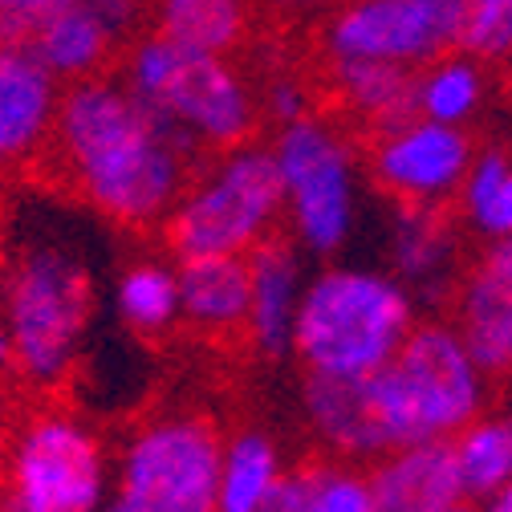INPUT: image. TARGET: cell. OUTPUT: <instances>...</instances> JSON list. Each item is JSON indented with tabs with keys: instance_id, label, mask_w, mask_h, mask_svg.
Wrapping results in <instances>:
<instances>
[{
	"instance_id": "6da1fadb",
	"label": "cell",
	"mask_w": 512,
	"mask_h": 512,
	"mask_svg": "<svg viewBox=\"0 0 512 512\" xmlns=\"http://www.w3.org/2000/svg\"><path fill=\"white\" fill-rule=\"evenodd\" d=\"M53 135L82 196L118 224L163 220L183 196L187 155L200 147L126 82L98 74L61 94Z\"/></svg>"
},
{
	"instance_id": "7a4b0ae2",
	"label": "cell",
	"mask_w": 512,
	"mask_h": 512,
	"mask_svg": "<svg viewBox=\"0 0 512 512\" xmlns=\"http://www.w3.org/2000/svg\"><path fill=\"white\" fill-rule=\"evenodd\" d=\"M415 330L407 285L374 269H326L305 281L293 354L309 374L370 378Z\"/></svg>"
},
{
	"instance_id": "3957f363",
	"label": "cell",
	"mask_w": 512,
	"mask_h": 512,
	"mask_svg": "<svg viewBox=\"0 0 512 512\" xmlns=\"http://www.w3.org/2000/svg\"><path fill=\"white\" fill-rule=\"evenodd\" d=\"M488 370L472 358L456 326H415L399 354L370 374L387 452L427 439H456L484 415Z\"/></svg>"
},
{
	"instance_id": "277c9868",
	"label": "cell",
	"mask_w": 512,
	"mask_h": 512,
	"mask_svg": "<svg viewBox=\"0 0 512 512\" xmlns=\"http://www.w3.org/2000/svg\"><path fill=\"white\" fill-rule=\"evenodd\" d=\"M126 86L204 147H240L256 126L252 94L224 53L191 49L163 33H151L131 49Z\"/></svg>"
},
{
	"instance_id": "5b68a950",
	"label": "cell",
	"mask_w": 512,
	"mask_h": 512,
	"mask_svg": "<svg viewBox=\"0 0 512 512\" xmlns=\"http://www.w3.org/2000/svg\"><path fill=\"white\" fill-rule=\"evenodd\" d=\"M285 212V183L273 147H228V155L208 171L179 204L167 212V240L179 256H248L265 236H273Z\"/></svg>"
},
{
	"instance_id": "8992f818",
	"label": "cell",
	"mask_w": 512,
	"mask_h": 512,
	"mask_svg": "<svg viewBox=\"0 0 512 512\" xmlns=\"http://www.w3.org/2000/svg\"><path fill=\"white\" fill-rule=\"evenodd\" d=\"M94 317V281L78 256L33 248L5 277V330L17 370L41 387L70 374Z\"/></svg>"
},
{
	"instance_id": "52a82bcc",
	"label": "cell",
	"mask_w": 512,
	"mask_h": 512,
	"mask_svg": "<svg viewBox=\"0 0 512 512\" xmlns=\"http://www.w3.org/2000/svg\"><path fill=\"white\" fill-rule=\"evenodd\" d=\"M224 443L204 419H159L122 456L118 496L139 512H216Z\"/></svg>"
},
{
	"instance_id": "ba28073f",
	"label": "cell",
	"mask_w": 512,
	"mask_h": 512,
	"mask_svg": "<svg viewBox=\"0 0 512 512\" xmlns=\"http://www.w3.org/2000/svg\"><path fill=\"white\" fill-rule=\"evenodd\" d=\"M273 155L297 240L317 256L338 252L354 228V167L346 143L305 114L281 126Z\"/></svg>"
},
{
	"instance_id": "9c48e42d",
	"label": "cell",
	"mask_w": 512,
	"mask_h": 512,
	"mask_svg": "<svg viewBox=\"0 0 512 512\" xmlns=\"http://www.w3.org/2000/svg\"><path fill=\"white\" fill-rule=\"evenodd\" d=\"M106 456L102 443L66 415L33 419L17 447L0 512H102Z\"/></svg>"
},
{
	"instance_id": "30bf717a",
	"label": "cell",
	"mask_w": 512,
	"mask_h": 512,
	"mask_svg": "<svg viewBox=\"0 0 512 512\" xmlns=\"http://www.w3.org/2000/svg\"><path fill=\"white\" fill-rule=\"evenodd\" d=\"M468 0H350L330 21V57L431 66L447 49H460Z\"/></svg>"
},
{
	"instance_id": "8fae6325",
	"label": "cell",
	"mask_w": 512,
	"mask_h": 512,
	"mask_svg": "<svg viewBox=\"0 0 512 512\" xmlns=\"http://www.w3.org/2000/svg\"><path fill=\"white\" fill-rule=\"evenodd\" d=\"M370 167L374 179L399 204H443L464 187V175L472 167V143L460 126L419 114L378 135Z\"/></svg>"
},
{
	"instance_id": "7c38bea8",
	"label": "cell",
	"mask_w": 512,
	"mask_h": 512,
	"mask_svg": "<svg viewBox=\"0 0 512 512\" xmlns=\"http://www.w3.org/2000/svg\"><path fill=\"white\" fill-rule=\"evenodd\" d=\"M370 492L378 512H443L468 500L452 439H427L382 452L370 472Z\"/></svg>"
},
{
	"instance_id": "4fadbf2b",
	"label": "cell",
	"mask_w": 512,
	"mask_h": 512,
	"mask_svg": "<svg viewBox=\"0 0 512 512\" xmlns=\"http://www.w3.org/2000/svg\"><path fill=\"white\" fill-rule=\"evenodd\" d=\"M301 261L289 240L265 236L248 252V322L244 334L256 354L285 358L293 354V326L301 309Z\"/></svg>"
},
{
	"instance_id": "5bb4252c",
	"label": "cell",
	"mask_w": 512,
	"mask_h": 512,
	"mask_svg": "<svg viewBox=\"0 0 512 512\" xmlns=\"http://www.w3.org/2000/svg\"><path fill=\"white\" fill-rule=\"evenodd\" d=\"M472 358L488 374L512 370V236L492 240L460 289V326Z\"/></svg>"
},
{
	"instance_id": "9a60e30c",
	"label": "cell",
	"mask_w": 512,
	"mask_h": 512,
	"mask_svg": "<svg viewBox=\"0 0 512 512\" xmlns=\"http://www.w3.org/2000/svg\"><path fill=\"white\" fill-rule=\"evenodd\" d=\"M57 78L29 45H0V167L41 147L57 118Z\"/></svg>"
},
{
	"instance_id": "2e32d148",
	"label": "cell",
	"mask_w": 512,
	"mask_h": 512,
	"mask_svg": "<svg viewBox=\"0 0 512 512\" xmlns=\"http://www.w3.org/2000/svg\"><path fill=\"white\" fill-rule=\"evenodd\" d=\"M305 419L326 447L338 456H382L387 435H382L370 378H334L309 374L305 378Z\"/></svg>"
},
{
	"instance_id": "e0dca14e",
	"label": "cell",
	"mask_w": 512,
	"mask_h": 512,
	"mask_svg": "<svg viewBox=\"0 0 512 512\" xmlns=\"http://www.w3.org/2000/svg\"><path fill=\"white\" fill-rule=\"evenodd\" d=\"M179 309L200 334H236L248 322V256H183Z\"/></svg>"
},
{
	"instance_id": "ac0fdd59",
	"label": "cell",
	"mask_w": 512,
	"mask_h": 512,
	"mask_svg": "<svg viewBox=\"0 0 512 512\" xmlns=\"http://www.w3.org/2000/svg\"><path fill=\"white\" fill-rule=\"evenodd\" d=\"M334 86L346 106L366 118L374 131L419 118V74L395 61H366V57H334Z\"/></svg>"
},
{
	"instance_id": "d6986e66",
	"label": "cell",
	"mask_w": 512,
	"mask_h": 512,
	"mask_svg": "<svg viewBox=\"0 0 512 512\" xmlns=\"http://www.w3.org/2000/svg\"><path fill=\"white\" fill-rule=\"evenodd\" d=\"M114 41H118V33L86 5V0H78L74 9L57 13L53 21L41 25L33 33L29 49L37 53V61L57 82H82L106 66Z\"/></svg>"
},
{
	"instance_id": "ffe728a7",
	"label": "cell",
	"mask_w": 512,
	"mask_h": 512,
	"mask_svg": "<svg viewBox=\"0 0 512 512\" xmlns=\"http://www.w3.org/2000/svg\"><path fill=\"white\" fill-rule=\"evenodd\" d=\"M285 476L277 443L261 431H240L224 443L216 512H265L277 480Z\"/></svg>"
},
{
	"instance_id": "44dd1931",
	"label": "cell",
	"mask_w": 512,
	"mask_h": 512,
	"mask_svg": "<svg viewBox=\"0 0 512 512\" xmlns=\"http://www.w3.org/2000/svg\"><path fill=\"white\" fill-rule=\"evenodd\" d=\"M452 447L468 500H488L512 480V415L472 419L452 439Z\"/></svg>"
},
{
	"instance_id": "7402d4cb",
	"label": "cell",
	"mask_w": 512,
	"mask_h": 512,
	"mask_svg": "<svg viewBox=\"0 0 512 512\" xmlns=\"http://www.w3.org/2000/svg\"><path fill=\"white\" fill-rule=\"evenodd\" d=\"M114 309L131 330L139 334H163L171 330L183 309H179V273L155 261L131 265L114 285Z\"/></svg>"
},
{
	"instance_id": "603a6c76",
	"label": "cell",
	"mask_w": 512,
	"mask_h": 512,
	"mask_svg": "<svg viewBox=\"0 0 512 512\" xmlns=\"http://www.w3.org/2000/svg\"><path fill=\"white\" fill-rule=\"evenodd\" d=\"M447 261H452V232L439 216V204H403L395 224V265L403 281L439 289L435 281L443 277Z\"/></svg>"
},
{
	"instance_id": "cb8c5ba5",
	"label": "cell",
	"mask_w": 512,
	"mask_h": 512,
	"mask_svg": "<svg viewBox=\"0 0 512 512\" xmlns=\"http://www.w3.org/2000/svg\"><path fill=\"white\" fill-rule=\"evenodd\" d=\"M159 33L208 53H228L244 33L240 0H159Z\"/></svg>"
},
{
	"instance_id": "d4e9b609",
	"label": "cell",
	"mask_w": 512,
	"mask_h": 512,
	"mask_svg": "<svg viewBox=\"0 0 512 512\" xmlns=\"http://www.w3.org/2000/svg\"><path fill=\"white\" fill-rule=\"evenodd\" d=\"M460 196L476 232H484L488 240L512 236V159L504 151H484L480 159H472Z\"/></svg>"
},
{
	"instance_id": "484cf974",
	"label": "cell",
	"mask_w": 512,
	"mask_h": 512,
	"mask_svg": "<svg viewBox=\"0 0 512 512\" xmlns=\"http://www.w3.org/2000/svg\"><path fill=\"white\" fill-rule=\"evenodd\" d=\"M484 98V78L472 57H439L419 74V114L460 126L476 114Z\"/></svg>"
},
{
	"instance_id": "4316f807",
	"label": "cell",
	"mask_w": 512,
	"mask_h": 512,
	"mask_svg": "<svg viewBox=\"0 0 512 512\" xmlns=\"http://www.w3.org/2000/svg\"><path fill=\"white\" fill-rule=\"evenodd\" d=\"M297 512H378L370 476L342 464L301 468V508Z\"/></svg>"
},
{
	"instance_id": "83f0119b",
	"label": "cell",
	"mask_w": 512,
	"mask_h": 512,
	"mask_svg": "<svg viewBox=\"0 0 512 512\" xmlns=\"http://www.w3.org/2000/svg\"><path fill=\"white\" fill-rule=\"evenodd\" d=\"M460 49L472 57H508L512 53V0H468Z\"/></svg>"
},
{
	"instance_id": "f1b7e54d",
	"label": "cell",
	"mask_w": 512,
	"mask_h": 512,
	"mask_svg": "<svg viewBox=\"0 0 512 512\" xmlns=\"http://www.w3.org/2000/svg\"><path fill=\"white\" fill-rule=\"evenodd\" d=\"M78 0H0V45H29L33 33Z\"/></svg>"
},
{
	"instance_id": "f546056e",
	"label": "cell",
	"mask_w": 512,
	"mask_h": 512,
	"mask_svg": "<svg viewBox=\"0 0 512 512\" xmlns=\"http://www.w3.org/2000/svg\"><path fill=\"white\" fill-rule=\"evenodd\" d=\"M269 114H273L281 126L305 118V114H309L305 90H301L293 78H273V86H269Z\"/></svg>"
},
{
	"instance_id": "4dcf8cb0",
	"label": "cell",
	"mask_w": 512,
	"mask_h": 512,
	"mask_svg": "<svg viewBox=\"0 0 512 512\" xmlns=\"http://www.w3.org/2000/svg\"><path fill=\"white\" fill-rule=\"evenodd\" d=\"M484 512H512V480H508L500 492H492V496L484 500Z\"/></svg>"
},
{
	"instance_id": "1f68e13d",
	"label": "cell",
	"mask_w": 512,
	"mask_h": 512,
	"mask_svg": "<svg viewBox=\"0 0 512 512\" xmlns=\"http://www.w3.org/2000/svg\"><path fill=\"white\" fill-rule=\"evenodd\" d=\"M17 366V354H13V338H9V330L0 326V370H13Z\"/></svg>"
},
{
	"instance_id": "d6a6232c",
	"label": "cell",
	"mask_w": 512,
	"mask_h": 512,
	"mask_svg": "<svg viewBox=\"0 0 512 512\" xmlns=\"http://www.w3.org/2000/svg\"><path fill=\"white\" fill-rule=\"evenodd\" d=\"M102 512H139V508H131V504H126L118 492L114 496H106V504H102Z\"/></svg>"
},
{
	"instance_id": "836d02e7",
	"label": "cell",
	"mask_w": 512,
	"mask_h": 512,
	"mask_svg": "<svg viewBox=\"0 0 512 512\" xmlns=\"http://www.w3.org/2000/svg\"><path fill=\"white\" fill-rule=\"evenodd\" d=\"M281 9H309V5H322V0H273Z\"/></svg>"
},
{
	"instance_id": "e575fe53",
	"label": "cell",
	"mask_w": 512,
	"mask_h": 512,
	"mask_svg": "<svg viewBox=\"0 0 512 512\" xmlns=\"http://www.w3.org/2000/svg\"><path fill=\"white\" fill-rule=\"evenodd\" d=\"M443 512H476L468 500H460V504H452V508H443Z\"/></svg>"
},
{
	"instance_id": "d590c367",
	"label": "cell",
	"mask_w": 512,
	"mask_h": 512,
	"mask_svg": "<svg viewBox=\"0 0 512 512\" xmlns=\"http://www.w3.org/2000/svg\"><path fill=\"white\" fill-rule=\"evenodd\" d=\"M0 289H5V269H0Z\"/></svg>"
}]
</instances>
